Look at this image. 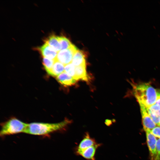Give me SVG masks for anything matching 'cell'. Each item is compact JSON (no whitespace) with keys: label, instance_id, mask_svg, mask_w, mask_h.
<instances>
[{"label":"cell","instance_id":"6da1fadb","mask_svg":"<svg viewBox=\"0 0 160 160\" xmlns=\"http://www.w3.org/2000/svg\"><path fill=\"white\" fill-rule=\"evenodd\" d=\"M71 121L68 119L57 123L33 122L28 124L25 133L35 135L47 136L55 132L66 131Z\"/></svg>","mask_w":160,"mask_h":160},{"label":"cell","instance_id":"7a4b0ae2","mask_svg":"<svg viewBox=\"0 0 160 160\" xmlns=\"http://www.w3.org/2000/svg\"><path fill=\"white\" fill-rule=\"evenodd\" d=\"M132 85L133 95L139 105L147 108L156 103L158 90L149 83H142Z\"/></svg>","mask_w":160,"mask_h":160},{"label":"cell","instance_id":"3957f363","mask_svg":"<svg viewBox=\"0 0 160 160\" xmlns=\"http://www.w3.org/2000/svg\"><path fill=\"white\" fill-rule=\"evenodd\" d=\"M28 124L12 118L3 124L0 132L2 137L20 133H25Z\"/></svg>","mask_w":160,"mask_h":160},{"label":"cell","instance_id":"277c9868","mask_svg":"<svg viewBox=\"0 0 160 160\" xmlns=\"http://www.w3.org/2000/svg\"><path fill=\"white\" fill-rule=\"evenodd\" d=\"M78 49L72 44L69 48L58 52L56 60L64 65L71 63L73 56Z\"/></svg>","mask_w":160,"mask_h":160},{"label":"cell","instance_id":"5b68a950","mask_svg":"<svg viewBox=\"0 0 160 160\" xmlns=\"http://www.w3.org/2000/svg\"><path fill=\"white\" fill-rule=\"evenodd\" d=\"M139 105L143 129L145 131H151L156 124L150 116L146 108L142 105Z\"/></svg>","mask_w":160,"mask_h":160},{"label":"cell","instance_id":"8992f818","mask_svg":"<svg viewBox=\"0 0 160 160\" xmlns=\"http://www.w3.org/2000/svg\"><path fill=\"white\" fill-rule=\"evenodd\" d=\"M101 145L100 143L81 150H75L76 155L80 156L87 160H96L95 158L97 149Z\"/></svg>","mask_w":160,"mask_h":160},{"label":"cell","instance_id":"52a82bcc","mask_svg":"<svg viewBox=\"0 0 160 160\" xmlns=\"http://www.w3.org/2000/svg\"><path fill=\"white\" fill-rule=\"evenodd\" d=\"M147 143L149 151L151 160H155L156 155V144L157 140L151 131H145Z\"/></svg>","mask_w":160,"mask_h":160},{"label":"cell","instance_id":"ba28073f","mask_svg":"<svg viewBox=\"0 0 160 160\" xmlns=\"http://www.w3.org/2000/svg\"><path fill=\"white\" fill-rule=\"evenodd\" d=\"M37 49L43 57L53 60L56 59L58 52L48 44L44 43L43 45Z\"/></svg>","mask_w":160,"mask_h":160},{"label":"cell","instance_id":"9c48e42d","mask_svg":"<svg viewBox=\"0 0 160 160\" xmlns=\"http://www.w3.org/2000/svg\"><path fill=\"white\" fill-rule=\"evenodd\" d=\"M98 143L95 140L89 135L88 132H86L82 139L81 141L75 150H81L95 145Z\"/></svg>","mask_w":160,"mask_h":160},{"label":"cell","instance_id":"30bf717a","mask_svg":"<svg viewBox=\"0 0 160 160\" xmlns=\"http://www.w3.org/2000/svg\"><path fill=\"white\" fill-rule=\"evenodd\" d=\"M153 121L158 126L160 124V107L156 104L146 108Z\"/></svg>","mask_w":160,"mask_h":160},{"label":"cell","instance_id":"8fae6325","mask_svg":"<svg viewBox=\"0 0 160 160\" xmlns=\"http://www.w3.org/2000/svg\"><path fill=\"white\" fill-rule=\"evenodd\" d=\"M57 81L62 85L69 86L74 84L76 80L64 71L56 77Z\"/></svg>","mask_w":160,"mask_h":160},{"label":"cell","instance_id":"7c38bea8","mask_svg":"<svg viewBox=\"0 0 160 160\" xmlns=\"http://www.w3.org/2000/svg\"><path fill=\"white\" fill-rule=\"evenodd\" d=\"M44 41V43L48 44L57 52L61 50L58 36L54 34H52L47 38Z\"/></svg>","mask_w":160,"mask_h":160},{"label":"cell","instance_id":"4fadbf2b","mask_svg":"<svg viewBox=\"0 0 160 160\" xmlns=\"http://www.w3.org/2000/svg\"><path fill=\"white\" fill-rule=\"evenodd\" d=\"M71 63L76 67L86 65L85 56L83 51L78 49L73 56Z\"/></svg>","mask_w":160,"mask_h":160},{"label":"cell","instance_id":"5bb4252c","mask_svg":"<svg viewBox=\"0 0 160 160\" xmlns=\"http://www.w3.org/2000/svg\"><path fill=\"white\" fill-rule=\"evenodd\" d=\"M76 80L82 79L87 81L88 79L87 74L86 65H82L76 67L75 74L73 77Z\"/></svg>","mask_w":160,"mask_h":160},{"label":"cell","instance_id":"9a60e30c","mask_svg":"<svg viewBox=\"0 0 160 160\" xmlns=\"http://www.w3.org/2000/svg\"><path fill=\"white\" fill-rule=\"evenodd\" d=\"M65 66V65L56 59L52 67L50 75L57 76L64 71Z\"/></svg>","mask_w":160,"mask_h":160},{"label":"cell","instance_id":"2e32d148","mask_svg":"<svg viewBox=\"0 0 160 160\" xmlns=\"http://www.w3.org/2000/svg\"><path fill=\"white\" fill-rule=\"evenodd\" d=\"M55 60L43 57L42 63L46 71L50 75Z\"/></svg>","mask_w":160,"mask_h":160},{"label":"cell","instance_id":"e0dca14e","mask_svg":"<svg viewBox=\"0 0 160 160\" xmlns=\"http://www.w3.org/2000/svg\"><path fill=\"white\" fill-rule=\"evenodd\" d=\"M58 38L61 46V50L69 48L73 44L68 38L65 36H58Z\"/></svg>","mask_w":160,"mask_h":160},{"label":"cell","instance_id":"ac0fdd59","mask_svg":"<svg viewBox=\"0 0 160 160\" xmlns=\"http://www.w3.org/2000/svg\"><path fill=\"white\" fill-rule=\"evenodd\" d=\"M75 66L72 63L65 66L64 72L69 76L73 77L75 74Z\"/></svg>","mask_w":160,"mask_h":160},{"label":"cell","instance_id":"d6986e66","mask_svg":"<svg viewBox=\"0 0 160 160\" xmlns=\"http://www.w3.org/2000/svg\"><path fill=\"white\" fill-rule=\"evenodd\" d=\"M151 132L156 137L160 138V126H156L151 131Z\"/></svg>","mask_w":160,"mask_h":160},{"label":"cell","instance_id":"ffe728a7","mask_svg":"<svg viewBox=\"0 0 160 160\" xmlns=\"http://www.w3.org/2000/svg\"><path fill=\"white\" fill-rule=\"evenodd\" d=\"M156 151V155L155 160H160V138L157 141Z\"/></svg>","mask_w":160,"mask_h":160},{"label":"cell","instance_id":"44dd1931","mask_svg":"<svg viewBox=\"0 0 160 160\" xmlns=\"http://www.w3.org/2000/svg\"><path fill=\"white\" fill-rule=\"evenodd\" d=\"M155 104L160 107V90H158L157 99Z\"/></svg>","mask_w":160,"mask_h":160},{"label":"cell","instance_id":"7402d4cb","mask_svg":"<svg viewBox=\"0 0 160 160\" xmlns=\"http://www.w3.org/2000/svg\"><path fill=\"white\" fill-rule=\"evenodd\" d=\"M105 123L107 126H109L111 124L112 121L111 120L106 119L105 121Z\"/></svg>","mask_w":160,"mask_h":160},{"label":"cell","instance_id":"603a6c76","mask_svg":"<svg viewBox=\"0 0 160 160\" xmlns=\"http://www.w3.org/2000/svg\"><path fill=\"white\" fill-rule=\"evenodd\" d=\"M158 126H160V124H159V125H158Z\"/></svg>","mask_w":160,"mask_h":160}]
</instances>
